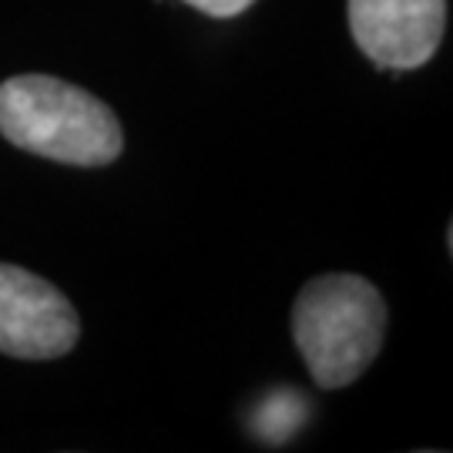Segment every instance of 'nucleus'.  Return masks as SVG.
<instances>
[{"mask_svg": "<svg viewBox=\"0 0 453 453\" xmlns=\"http://www.w3.org/2000/svg\"><path fill=\"white\" fill-rule=\"evenodd\" d=\"M349 31L380 71H417L440 50L447 0H349Z\"/></svg>", "mask_w": 453, "mask_h": 453, "instance_id": "obj_4", "label": "nucleus"}, {"mask_svg": "<svg viewBox=\"0 0 453 453\" xmlns=\"http://www.w3.org/2000/svg\"><path fill=\"white\" fill-rule=\"evenodd\" d=\"M0 134L20 151L78 168L111 165L125 148L121 125L104 101L48 74L0 84Z\"/></svg>", "mask_w": 453, "mask_h": 453, "instance_id": "obj_1", "label": "nucleus"}, {"mask_svg": "<svg viewBox=\"0 0 453 453\" xmlns=\"http://www.w3.org/2000/svg\"><path fill=\"white\" fill-rule=\"evenodd\" d=\"M292 340L316 387L357 383L387 340V303L363 275L329 273L306 282L292 306Z\"/></svg>", "mask_w": 453, "mask_h": 453, "instance_id": "obj_2", "label": "nucleus"}, {"mask_svg": "<svg viewBox=\"0 0 453 453\" xmlns=\"http://www.w3.org/2000/svg\"><path fill=\"white\" fill-rule=\"evenodd\" d=\"M185 4L209 17H239L242 11H249L256 0H185Z\"/></svg>", "mask_w": 453, "mask_h": 453, "instance_id": "obj_5", "label": "nucleus"}, {"mask_svg": "<svg viewBox=\"0 0 453 453\" xmlns=\"http://www.w3.org/2000/svg\"><path fill=\"white\" fill-rule=\"evenodd\" d=\"M81 336L74 306L48 279L0 262V353L14 359H58Z\"/></svg>", "mask_w": 453, "mask_h": 453, "instance_id": "obj_3", "label": "nucleus"}]
</instances>
